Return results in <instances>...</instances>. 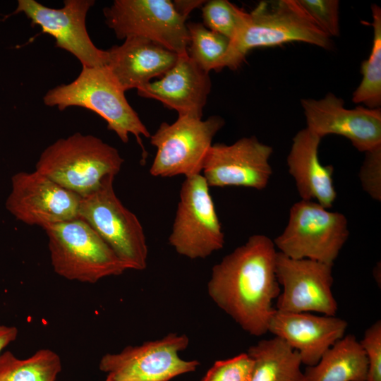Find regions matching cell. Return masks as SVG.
<instances>
[{
	"instance_id": "6da1fadb",
	"label": "cell",
	"mask_w": 381,
	"mask_h": 381,
	"mask_svg": "<svg viewBox=\"0 0 381 381\" xmlns=\"http://www.w3.org/2000/svg\"><path fill=\"white\" fill-rule=\"evenodd\" d=\"M278 251L272 240L254 234L212 269L207 293L245 332H268L281 288L276 275Z\"/></svg>"
},
{
	"instance_id": "7a4b0ae2",
	"label": "cell",
	"mask_w": 381,
	"mask_h": 381,
	"mask_svg": "<svg viewBox=\"0 0 381 381\" xmlns=\"http://www.w3.org/2000/svg\"><path fill=\"white\" fill-rule=\"evenodd\" d=\"M293 42L310 44L325 49L332 48L325 34L297 0L262 1L250 12H245L222 61V69H237L253 49Z\"/></svg>"
},
{
	"instance_id": "3957f363",
	"label": "cell",
	"mask_w": 381,
	"mask_h": 381,
	"mask_svg": "<svg viewBox=\"0 0 381 381\" xmlns=\"http://www.w3.org/2000/svg\"><path fill=\"white\" fill-rule=\"evenodd\" d=\"M48 107L60 111L70 107H80L91 110L107 123L124 143L133 135L142 148L144 159L147 157L141 138H150L151 134L131 107L121 87L106 66H82L78 77L68 84L53 87L43 97Z\"/></svg>"
},
{
	"instance_id": "277c9868",
	"label": "cell",
	"mask_w": 381,
	"mask_h": 381,
	"mask_svg": "<svg viewBox=\"0 0 381 381\" xmlns=\"http://www.w3.org/2000/svg\"><path fill=\"white\" fill-rule=\"evenodd\" d=\"M123 162L118 150L100 138L75 133L46 147L35 171L84 197L95 191L105 177L116 176Z\"/></svg>"
},
{
	"instance_id": "5b68a950",
	"label": "cell",
	"mask_w": 381,
	"mask_h": 381,
	"mask_svg": "<svg viewBox=\"0 0 381 381\" xmlns=\"http://www.w3.org/2000/svg\"><path fill=\"white\" fill-rule=\"evenodd\" d=\"M43 229L54 271L66 279L95 284L127 270L99 234L80 217Z\"/></svg>"
},
{
	"instance_id": "8992f818",
	"label": "cell",
	"mask_w": 381,
	"mask_h": 381,
	"mask_svg": "<svg viewBox=\"0 0 381 381\" xmlns=\"http://www.w3.org/2000/svg\"><path fill=\"white\" fill-rule=\"evenodd\" d=\"M114 176H108L89 195L81 197L78 216L114 251L126 270L147 267L148 248L143 226L126 208L114 189Z\"/></svg>"
},
{
	"instance_id": "52a82bcc",
	"label": "cell",
	"mask_w": 381,
	"mask_h": 381,
	"mask_svg": "<svg viewBox=\"0 0 381 381\" xmlns=\"http://www.w3.org/2000/svg\"><path fill=\"white\" fill-rule=\"evenodd\" d=\"M349 236L344 214L301 200L291 206L286 227L273 242L278 252L291 258L334 265Z\"/></svg>"
},
{
	"instance_id": "ba28073f",
	"label": "cell",
	"mask_w": 381,
	"mask_h": 381,
	"mask_svg": "<svg viewBox=\"0 0 381 381\" xmlns=\"http://www.w3.org/2000/svg\"><path fill=\"white\" fill-rule=\"evenodd\" d=\"M224 124L217 115L205 120L178 116L173 123L162 122L150 137L157 149L150 174L164 178L201 174L213 138Z\"/></svg>"
},
{
	"instance_id": "9c48e42d",
	"label": "cell",
	"mask_w": 381,
	"mask_h": 381,
	"mask_svg": "<svg viewBox=\"0 0 381 381\" xmlns=\"http://www.w3.org/2000/svg\"><path fill=\"white\" fill-rule=\"evenodd\" d=\"M209 188L202 174L186 177L181 185L169 243L189 259L206 258L225 243Z\"/></svg>"
},
{
	"instance_id": "30bf717a",
	"label": "cell",
	"mask_w": 381,
	"mask_h": 381,
	"mask_svg": "<svg viewBox=\"0 0 381 381\" xmlns=\"http://www.w3.org/2000/svg\"><path fill=\"white\" fill-rule=\"evenodd\" d=\"M103 13L118 39L142 37L179 55L187 54V18L176 11L172 1L115 0Z\"/></svg>"
},
{
	"instance_id": "8fae6325",
	"label": "cell",
	"mask_w": 381,
	"mask_h": 381,
	"mask_svg": "<svg viewBox=\"0 0 381 381\" xmlns=\"http://www.w3.org/2000/svg\"><path fill=\"white\" fill-rule=\"evenodd\" d=\"M188 344L186 334L171 332L140 345L128 346L119 353H106L99 368L111 381H170L199 366L198 361L179 356Z\"/></svg>"
},
{
	"instance_id": "7c38bea8",
	"label": "cell",
	"mask_w": 381,
	"mask_h": 381,
	"mask_svg": "<svg viewBox=\"0 0 381 381\" xmlns=\"http://www.w3.org/2000/svg\"><path fill=\"white\" fill-rule=\"evenodd\" d=\"M94 4L93 0H65L63 7L52 8L35 0H18L13 13H24L32 25L52 36L56 47L73 54L82 66L99 67L107 64L108 55L94 44L86 29V17Z\"/></svg>"
},
{
	"instance_id": "4fadbf2b",
	"label": "cell",
	"mask_w": 381,
	"mask_h": 381,
	"mask_svg": "<svg viewBox=\"0 0 381 381\" xmlns=\"http://www.w3.org/2000/svg\"><path fill=\"white\" fill-rule=\"evenodd\" d=\"M332 264L293 259L278 252L276 275L282 290L277 298L276 310L335 316L338 305L332 291Z\"/></svg>"
},
{
	"instance_id": "5bb4252c",
	"label": "cell",
	"mask_w": 381,
	"mask_h": 381,
	"mask_svg": "<svg viewBox=\"0 0 381 381\" xmlns=\"http://www.w3.org/2000/svg\"><path fill=\"white\" fill-rule=\"evenodd\" d=\"M80 200L37 171H20L11 178L6 208L24 224L43 228L79 217Z\"/></svg>"
},
{
	"instance_id": "9a60e30c",
	"label": "cell",
	"mask_w": 381,
	"mask_h": 381,
	"mask_svg": "<svg viewBox=\"0 0 381 381\" xmlns=\"http://www.w3.org/2000/svg\"><path fill=\"white\" fill-rule=\"evenodd\" d=\"M271 146L256 137H243L232 144H212L201 174L209 187L236 186L262 190L272 174Z\"/></svg>"
},
{
	"instance_id": "2e32d148",
	"label": "cell",
	"mask_w": 381,
	"mask_h": 381,
	"mask_svg": "<svg viewBox=\"0 0 381 381\" xmlns=\"http://www.w3.org/2000/svg\"><path fill=\"white\" fill-rule=\"evenodd\" d=\"M306 128L320 138L338 135L360 152L381 145V109L359 105L347 109L344 101L328 92L319 99H302Z\"/></svg>"
},
{
	"instance_id": "e0dca14e",
	"label": "cell",
	"mask_w": 381,
	"mask_h": 381,
	"mask_svg": "<svg viewBox=\"0 0 381 381\" xmlns=\"http://www.w3.org/2000/svg\"><path fill=\"white\" fill-rule=\"evenodd\" d=\"M211 90L209 73L188 55H179L174 66L159 80L137 89L140 97L155 99L178 116L202 119Z\"/></svg>"
},
{
	"instance_id": "ac0fdd59",
	"label": "cell",
	"mask_w": 381,
	"mask_h": 381,
	"mask_svg": "<svg viewBox=\"0 0 381 381\" xmlns=\"http://www.w3.org/2000/svg\"><path fill=\"white\" fill-rule=\"evenodd\" d=\"M347 322L336 316L277 310L268 327L272 333L296 350L302 364L315 365L322 356L345 336Z\"/></svg>"
},
{
	"instance_id": "d6986e66",
	"label": "cell",
	"mask_w": 381,
	"mask_h": 381,
	"mask_svg": "<svg viewBox=\"0 0 381 381\" xmlns=\"http://www.w3.org/2000/svg\"><path fill=\"white\" fill-rule=\"evenodd\" d=\"M107 52L105 66L125 92L162 77L179 56L160 44L138 37L126 38L122 44L114 45Z\"/></svg>"
},
{
	"instance_id": "ffe728a7",
	"label": "cell",
	"mask_w": 381,
	"mask_h": 381,
	"mask_svg": "<svg viewBox=\"0 0 381 381\" xmlns=\"http://www.w3.org/2000/svg\"><path fill=\"white\" fill-rule=\"evenodd\" d=\"M321 140L306 127L300 130L292 139L286 164L301 200L315 201L329 209L337 198L334 167L320 161Z\"/></svg>"
},
{
	"instance_id": "44dd1931",
	"label": "cell",
	"mask_w": 381,
	"mask_h": 381,
	"mask_svg": "<svg viewBox=\"0 0 381 381\" xmlns=\"http://www.w3.org/2000/svg\"><path fill=\"white\" fill-rule=\"evenodd\" d=\"M368 360L356 337L344 336L313 366H307L306 381H365Z\"/></svg>"
},
{
	"instance_id": "7402d4cb",
	"label": "cell",
	"mask_w": 381,
	"mask_h": 381,
	"mask_svg": "<svg viewBox=\"0 0 381 381\" xmlns=\"http://www.w3.org/2000/svg\"><path fill=\"white\" fill-rule=\"evenodd\" d=\"M246 353L253 361L248 381H306L298 353L277 337L259 341Z\"/></svg>"
},
{
	"instance_id": "603a6c76",
	"label": "cell",
	"mask_w": 381,
	"mask_h": 381,
	"mask_svg": "<svg viewBox=\"0 0 381 381\" xmlns=\"http://www.w3.org/2000/svg\"><path fill=\"white\" fill-rule=\"evenodd\" d=\"M61 371L59 356L49 349H41L25 359L10 351L0 354V381H56Z\"/></svg>"
},
{
	"instance_id": "cb8c5ba5",
	"label": "cell",
	"mask_w": 381,
	"mask_h": 381,
	"mask_svg": "<svg viewBox=\"0 0 381 381\" xmlns=\"http://www.w3.org/2000/svg\"><path fill=\"white\" fill-rule=\"evenodd\" d=\"M373 40L368 59L361 65L362 79L353 93L352 101L370 109L381 106V8L371 6Z\"/></svg>"
},
{
	"instance_id": "d4e9b609",
	"label": "cell",
	"mask_w": 381,
	"mask_h": 381,
	"mask_svg": "<svg viewBox=\"0 0 381 381\" xmlns=\"http://www.w3.org/2000/svg\"><path fill=\"white\" fill-rule=\"evenodd\" d=\"M186 25L189 35L188 56L207 73L222 70V61L230 40L210 30L202 23L191 22Z\"/></svg>"
},
{
	"instance_id": "484cf974",
	"label": "cell",
	"mask_w": 381,
	"mask_h": 381,
	"mask_svg": "<svg viewBox=\"0 0 381 381\" xmlns=\"http://www.w3.org/2000/svg\"><path fill=\"white\" fill-rule=\"evenodd\" d=\"M203 25L229 40L235 35L245 11L226 0H211L201 7Z\"/></svg>"
},
{
	"instance_id": "4316f807",
	"label": "cell",
	"mask_w": 381,
	"mask_h": 381,
	"mask_svg": "<svg viewBox=\"0 0 381 381\" xmlns=\"http://www.w3.org/2000/svg\"><path fill=\"white\" fill-rule=\"evenodd\" d=\"M318 28L329 37H338L339 1L337 0H297Z\"/></svg>"
},
{
	"instance_id": "83f0119b",
	"label": "cell",
	"mask_w": 381,
	"mask_h": 381,
	"mask_svg": "<svg viewBox=\"0 0 381 381\" xmlns=\"http://www.w3.org/2000/svg\"><path fill=\"white\" fill-rule=\"evenodd\" d=\"M253 361L247 353L215 361L200 381H248Z\"/></svg>"
},
{
	"instance_id": "f1b7e54d",
	"label": "cell",
	"mask_w": 381,
	"mask_h": 381,
	"mask_svg": "<svg viewBox=\"0 0 381 381\" xmlns=\"http://www.w3.org/2000/svg\"><path fill=\"white\" fill-rule=\"evenodd\" d=\"M365 153L358 173L363 190L373 200L381 201V145Z\"/></svg>"
},
{
	"instance_id": "f546056e",
	"label": "cell",
	"mask_w": 381,
	"mask_h": 381,
	"mask_svg": "<svg viewBox=\"0 0 381 381\" xmlns=\"http://www.w3.org/2000/svg\"><path fill=\"white\" fill-rule=\"evenodd\" d=\"M360 344L368 360L365 381H381V321L380 320L365 330Z\"/></svg>"
},
{
	"instance_id": "4dcf8cb0",
	"label": "cell",
	"mask_w": 381,
	"mask_h": 381,
	"mask_svg": "<svg viewBox=\"0 0 381 381\" xmlns=\"http://www.w3.org/2000/svg\"><path fill=\"white\" fill-rule=\"evenodd\" d=\"M205 2L206 1L202 0H175L172 1L176 11L186 18L192 11L202 7Z\"/></svg>"
},
{
	"instance_id": "1f68e13d",
	"label": "cell",
	"mask_w": 381,
	"mask_h": 381,
	"mask_svg": "<svg viewBox=\"0 0 381 381\" xmlns=\"http://www.w3.org/2000/svg\"><path fill=\"white\" fill-rule=\"evenodd\" d=\"M18 334V330L15 326L0 324V354L3 349L16 339Z\"/></svg>"
},
{
	"instance_id": "d6a6232c",
	"label": "cell",
	"mask_w": 381,
	"mask_h": 381,
	"mask_svg": "<svg viewBox=\"0 0 381 381\" xmlns=\"http://www.w3.org/2000/svg\"><path fill=\"white\" fill-rule=\"evenodd\" d=\"M104 381H111L110 378L109 376H107L106 379Z\"/></svg>"
}]
</instances>
